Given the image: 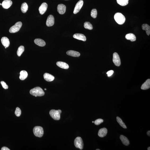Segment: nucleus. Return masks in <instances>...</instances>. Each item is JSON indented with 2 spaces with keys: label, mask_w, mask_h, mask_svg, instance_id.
Masks as SVG:
<instances>
[{
  "label": "nucleus",
  "mask_w": 150,
  "mask_h": 150,
  "mask_svg": "<svg viewBox=\"0 0 150 150\" xmlns=\"http://www.w3.org/2000/svg\"><path fill=\"white\" fill-rule=\"evenodd\" d=\"M30 93L35 97L42 96L44 95V90L39 87H36L31 89L30 91Z\"/></svg>",
  "instance_id": "f257e3e1"
},
{
  "label": "nucleus",
  "mask_w": 150,
  "mask_h": 150,
  "mask_svg": "<svg viewBox=\"0 0 150 150\" xmlns=\"http://www.w3.org/2000/svg\"><path fill=\"white\" fill-rule=\"evenodd\" d=\"M115 20L119 25H122L125 21V18L123 14L120 13H116L114 15Z\"/></svg>",
  "instance_id": "f03ea898"
},
{
  "label": "nucleus",
  "mask_w": 150,
  "mask_h": 150,
  "mask_svg": "<svg viewBox=\"0 0 150 150\" xmlns=\"http://www.w3.org/2000/svg\"><path fill=\"white\" fill-rule=\"evenodd\" d=\"M62 112V111L60 110H52L49 111V114L51 117L54 120H58L60 119V114Z\"/></svg>",
  "instance_id": "7ed1b4c3"
},
{
  "label": "nucleus",
  "mask_w": 150,
  "mask_h": 150,
  "mask_svg": "<svg viewBox=\"0 0 150 150\" xmlns=\"http://www.w3.org/2000/svg\"><path fill=\"white\" fill-rule=\"evenodd\" d=\"M34 135L36 137H42L44 134V131L42 127L40 126L35 127L33 129Z\"/></svg>",
  "instance_id": "20e7f679"
},
{
  "label": "nucleus",
  "mask_w": 150,
  "mask_h": 150,
  "mask_svg": "<svg viewBox=\"0 0 150 150\" xmlns=\"http://www.w3.org/2000/svg\"><path fill=\"white\" fill-rule=\"evenodd\" d=\"M22 24L21 22H19L16 23L15 25L12 26L9 29V32L11 33H14L17 32L21 28Z\"/></svg>",
  "instance_id": "39448f33"
},
{
  "label": "nucleus",
  "mask_w": 150,
  "mask_h": 150,
  "mask_svg": "<svg viewBox=\"0 0 150 150\" xmlns=\"http://www.w3.org/2000/svg\"><path fill=\"white\" fill-rule=\"evenodd\" d=\"M74 145L76 148L82 150L83 148L84 144L82 138L79 137H76L75 140Z\"/></svg>",
  "instance_id": "423d86ee"
},
{
  "label": "nucleus",
  "mask_w": 150,
  "mask_h": 150,
  "mask_svg": "<svg viewBox=\"0 0 150 150\" xmlns=\"http://www.w3.org/2000/svg\"><path fill=\"white\" fill-rule=\"evenodd\" d=\"M113 62L116 66H119L121 64L120 59L119 56L117 53H114L113 55Z\"/></svg>",
  "instance_id": "0eeeda50"
},
{
  "label": "nucleus",
  "mask_w": 150,
  "mask_h": 150,
  "mask_svg": "<svg viewBox=\"0 0 150 150\" xmlns=\"http://www.w3.org/2000/svg\"><path fill=\"white\" fill-rule=\"evenodd\" d=\"M84 4V1L82 0H80L76 4L75 6L73 13L76 14L80 10Z\"/></svg>",
  "instance_id": "6e6552de"
},
{
  "label": "nucleus",
  "mask_w": 150,
  "mask_h": 150,
  "mask_svg": "<svg viewBox=\"0 0 150 150\" xmlns=\"http://www.w3.org/2000/svg\"><path fill=\"white\" fill-rule=\"evenodd\" d=\"M55 23V19L53 16L52 15H49L48 17L46 24L48 27L54 25Z\"/></svg>",
  "instance_id": "1a4fd4ad"
},
{
  "label": "nucleus",
  "mask_w": 150,
  "mask_h": 150,
  "mask_svg": "<svg viewBox=\"0 0 150 150\" xmlns=\"http://www.w3.org/2000/svg\"><path fill=\"white\" fill-rule=\"evenodd\" d=\"M66 7L65 5L60 4L58 5L57 7V11L61 15L64 14L66 12Z\"/></svg>",
  "instance_id": "9d476101"
},
{
  "label": "nucleus",
  "mask_w": 150,
  "mask_h": 150,
  "mask_svg": "<svg viewBox=\"0 0 150 150\" xmlns=\"http://www.w3.org/2000/svg\"><path fill=\"white\" fill-rule=\"evenodd\" d=\"M47 7L48 5L47 3H42L39 8V10L40 13L41 15L44 14L47 11Z\"/></svg>",
  "instance_id": "9b49d317"
},
{
  "label": "nucleus",
  "mask_w": 150,
  "mask_h": 150,
  "mask_svg": "<svg viewBox=\"0 0 150 150\" xmlns=\"http://www.w3.org/2000/svg\"><path fill=\"white\" fill-rule=\"evenodd\" d=\"M12 4V2L11 0H4L2 3V6L4 9H7L9 8Z\"/></svg>",
  "instance_id": "f8f14e48"
},
{
  "label": "nucleus",
  "mask_w": 150,
  "mask_h": 150,
  "mask_svg": "<svg viewBox=\"0 0 150 150\" xmlns=\"http://www.w3.org/2000/svg\"><path fill=\"white\" fill-rule=\"evenodd\" d=\"M44 79L48 82H52L55 79V77L47 73H44Z\"/></svg>",
  "instance_id": "ddd939ff"
},
{
  "label": "nucleus",
  "mask_w": 150,
  "mask_h": 150,
  "mask_svg": "<svg viewBox=\"0 0 150 150\" xmlns=\"http://www.w3.org/2000/svg\"><path fill=\"white\" fill-rule=\"evenodd\" d=\"M73 37L75 39L84 41H86L87 40L86 36L84 35L79 33L75 34L73 35Z\"/></svg>",
  "instance_id": "4468645a"
},
{
  "label": "nucleus",
  "mask_w": 150,
  "mask_h": 150,
  "mask_svg": "<svg viewBox=\"0 0 150 150\" xmlns=\"http://www.w3.org/2000/svg\"><path fill=\"white\" fill-rule=\"evenodd\" d=\"M1 42L3 46L7 48L9 47L10 44V42L9 40L6 37H4L2 38Z\"/></svg>",
  "instance_id": "2eb2a0df"
},
{
  "label": "nucleus",
  "mask_w": 150,
  "mask_h": 150,
  "mask_svg": "<svg viewBox=\"0 0 150 150\" xmlns=\"http://www.w3.org/2000/svg\"><path fill=\"white\" fill-rule=\"evenodd\" d=\"M57 66L60 68L65 69H67L69 68L68 65L64 62H58L56 63Z\"/></svg>",
  "instance_id": "dca6fc26"
},
{
  "label": "nucleus",
  "mask_w": 150,
  "mask_h": 150,
  "mask_svg": "<svg viewBox=\"0 0 150 150\" xmlns=\"http://www.w3.org/2000/svg\"><path fill=\"white\" fill-rule=\"evenodd\" d=\"M107 133V129L104 128L99 130L98 135V136L100 137H103L106 136Z\"/></svg>",
  "instance_id": "f3484780"
},
{
  "label": "nucleus",
  "mask_w": 150,
  "mask_h": 150,
  "mask_svg": "<svg viewBox=\"0 0 150 150\" xmlns=\"http://www.w3.org/2000/svg\"><path fill=\"white\" fill-rule=\"evenodd\" d=\"M35 44L40 47H44L46 45L45 41L40 39H36L34 41Z\"/></svg>",
  "instance_id": "a211bd4d"
},
{
  "label": "nucleus",
  "mask_w": 150,
  "mask_h": 150,
  "mask_svg": "<svg viewBox=\"0 0 150 150\" xmlns=\"http://www.w3.org/2000/svg\"><path fill=\"white\" fill-rule=\"evenodd\" d=\"M67 55L74 57H78L80 56V54L79 52L73 50H69L66 52Z\"/></svg>",
  "instance_id": "6ab92c4d"
},
{
  "label": "nucleus",
  "mask_w": 150,
  "mask_h": 150,
  "mask_svg": "<svg viewBox=\"0 0 150 150\" xmlns=\"http://www.w3.org/2000/svg\"><path fill=\"white\" fill-rule=\"evenodd\" d=\"M150 79H148L142 85L141 89L143 90H146L150 88Z\"/></svg>",
  "instance_id": "aec40b11"
},
{
  "label": "nucleus",
  "mask_w": 150,
  "mask_h": 150,
  "mask_svg": "<svg viewBox=\"0 0 150 150\" xmlns=\"http://www.w3.org/2000/svg\"><path fill=\"white\" fill-rule=\"evenodd\" d=\"M125 38L127 40H130L131 41H135L136 40V38L135 35L133 33H130L126 35Z\"/></svg>",
  "instance_id": "412c9836"
},
{
  "label": "nucleus",
  "mask_w": 150,
  "mask_h": 150,
  "mask_svg": "<svg viewBox=\"0 0 150 150\" xmlns=\"http://www.w3.org/2000/svg\"><path fill=\"white\" fill-rule=\"evenodd\" d=\"M120 139L122 143L126 146H128L130 144L129 140L128 139L123 135H121L120 137Z\"/></svg>",
  "instance_id": "4be33fe9"
},
{
  "label": "nucleus",
  "mask_w": 150,
  "mask_h": 150,
  "mask_svg": "<svg viewBox=\"0 0 150 150\" xmlns=\"http://www.w3.org/2000/svg\"><path fill=\"white\" fill-rule=\"evenodd\" d=\"M28 74L27 71H22L20 73V79L22 80H24L27 77Z\"/></svg>",
  "instance_id": "5701e85b"
},
{
  "label": "nucleus",
  "mask_w": 150,
  "mask_h": 150,
  "mask_svg": "<svg viewBox=\"0 0 150 150\" xmlns=\"http://www.w3.org/2000/svg\"><path fill=\"white\" fill-rule=\"evenodd\" d=\"M142 29L143 30H146V34L149 36L150 34V27L147 24H143L142 26Z\"/></svg>",
  "instance_id": "b1692460"
},
{
  "label": "nucleus",
  "mask_w": 150,
  "mask_h": 150,
  "mask_svg": "<svg viewBox=\"0 0 150 150\" xmlns=\"http://www.w3.org/2000/svg\"><path fill=\"white\" fill-rule=\"evenodd\" d=\"M28 9V6L26 3H24L22 4L21 7V10L22 13H25L26 12Z\"/></svg>",
  "instance_id": "393cba45"
},
{
  "label": "nucleus",
  "mask_w": 150,
  "mask_h": 150,
  "mask_svg": "<svg viewBox=\"0 0 150 150\" xmlns=\"http://www.w3.org/2000/svg\"><path fill=\"white\" fill-rule=\"evenodd\" d=\"M116 120H117V122L119 123V125H120L121 127H122L123 128L125 129L127 128L126 126L125 125L124 123L123 122L122 119H121L120 118L117 116V117H116Z\"/></svg>",
  "instance_id": "a878e982"
},
{
  "label": "nucleus",
  "mask_w": 150,
  "mask_h": 150,
  "mask_svg": "<svg viewBox=\"0 0 150 150\" xmlns=\"http://www.w3.org/2000/svg\"><path fill=\"white\" fill-rule=\"evenodd\" d=\"M116 0L118 4L123 6L127 5L128 3L129 0Z\"/></svg>",
  "instance_id": "bb28decb"
},
{
  "label": "nucleus",
  "mask_w": 150,
  "mask_h": 150,
  "mask_svg": "<svg viewBox=\"0 0 150 150\" xmlns=\"http://www.w3.org/2000/svg\"><path fill=\"white\" fill-rule=\"evenodd\" d=\"M25 50L24 47L23 46H21L18 48L17 52L18 56L20 57L23 53Z\"/></svg>",
  "instance_id": "cd10ccee"
},
{
  "label": "nucleus",
  "mask_w": 150,
  "mask_h": 150,
  "mask_svg": "<svg viewBox=\"0 0 150 150\" xmlns=\"http://www.w3.org/2000/svg\"><path fill=\"white\" fill-rule=\"evenodd\" d=\"M84 27L86 29L89 30H92L93 29L92 25L88 22H86L84 23Z\"/></svg>",
  "instance_id": "c85d7f7f"
},
{
  "label": "nucleus",
  "mask_w": 150,
  "mask_h": 150,
  "mask_svg": "<svg viewBox=\"0 0 150 150\" xmlns=\"http://www.w3.org/2000/svg\"><path fill=\"white\" fill-rule=\"evenodd\" d=\"M97 15V11L96 9H92L91 12V15L94 18H96Z\"/></svg>",
  "instance_id": "c756f323"
},
{
  "label": "nucleus",
  "mask_w": 150,
  "mask_h": 150,
  "mask_svg": "<svg viewBox=\"0 0 150 150\" xmlns=\"http://www.w3.org/2000/svg\"><path fill=\"white\" fill-rule=\"evenodd\" d=\"M21 111L20 108L18 107H17L15 112V114L18 117L20 116L21 114Z\"/></svg>",
  "instance_id": "7c9ffc66"
},
{
  "label": "nucleus",
  "mask_w": 150,
  "mask_h": 150,
  "mask_svg": "<svg viewBox=\"0 0 150 150\" xmlns=\"http://www.w3.org/2000/svg\"><path fill=\"white\" fill-rule=\"evenodd\" d=\"M103 122V120L101 119H96L94 123L96 125H99L100 124L102 123Z\"/></svg>",
  "instance_id": "2f4dec72"
},
{
  "label": "nucleus",
  "mask_w": 150,
  "mask_h": 150,
  "mask_svg": "<svg viewBox=\"0 0 150 150\" xmlns=\"http://www.w3.org/2000/svg\"><path fill=\"white\" fill-rule=\"evenodd\" d=\"M1 84L2 85L3 87L5 89H7L8 88V86L4 81H1Z\"/></svg>",
  "instance_id": "473e14b6"
},
{
  "label": "nucleus",
  "mask_w": 150,
  "mask_h": 150,
  "mask_svg": "<svg viewBox=\"0 0 150 150\" xmlns=\"http://www.w3.org/2000/svg\"><path fill=\"white\" fill-rule=\"evenodd\" d=\"M114 71L111 70V71H110L107 72L106 73V74H107L108 76L109 77V76H111L114 73Z\"/></svg>",
  "instance_id": "72a5a7b5"
},
{
  "label": "nucleus",
  "mask_w": 150,
  "mask_h": 150,
  "mask_svg": "<svg viewBox=\"0 0 150 150\" xmlns=\"http://www.w3.org/2000/svg\"><path fill=\"white\" fill-rule=\"evenodd\" d=\"M1 150H10V149L6 147H3L1 148Z\"/></svg>",
  "instance_id": "f704fd0d"
},
{
  "label": "nucleus",
  "mask_w": 150,
  "mask_h": 150,
  "mask_svg": "<svg viewBox=\"0 0 150 150\" xmlns=\"http://www.w3.org/2000/svg\"><path fill=\"white\" fill-rule=\"evenodd\" d=\"M147 134L148 136L150 137V131H148L147 132Z\"/></svg>",
  "instance_id": "c9c22d12"
},
{
  "label": "nucleus",
  "mask_w": 150,
  "mask_h": 150,
  "mask_svg": "<svg viewBox=\"0 0 150 150\" xmlns=\"http://www.w3.org/2000/svg\"><path fill=\"white\" fill-rule=\"evenodd\" d=\"M148 150H150V147H148Z\"/></svg>",
  "instance_id": "e433bc0d"
},
{
  "label": "nucleus",
  "mask_w": 150,
  "mask_h": 150,
  "mask_svg": "<svg viewBox=\"0 0 150 150\" xmlns=\"http://www.w3.org/2000/svg\"><path fill=\"white\" fill-rule=\"evenodd\" d=\"M44 90H47V89L45 88L44 89Z\"/></svg>",
  "instance_id": "4c0bfd02"
},
{
  "label": "nucleus",
  "mask_w": 150,
  "mask_h": 150,
  "mask_svg": "<svg viewBox=\"0 0 150 150\" xmlns=\"http://www.w3.org/2000/svg\"><path fill=\"white\" fill-rule=\"evenodd\" d=\"M96 150H100V149H97Z\"/></svg>",
  "instance_id": "58836bf2"
},
{
  "label": "nucleus",
  "mask_w": 150,
  "mask_h": 150,
  "mask_svg": "<svg viewBox=\"0 0 150 150\" xmlns=\"http://www.w3.org/2000/svg\"><path fill=\"white\" fill-rule=\"evenodd\" d=\"M0 5H2V4H0Z\"/></svg>",
  "instance_id": "ea45409f"
},
{
  "label": "nucleus",
  "mask_w": 150,
  "mask_h": 150,
  "mask_svg": "<svg viewBox=\"0 0 150 150\" xmlns=\"http://www.w3.org/2000/svg\"><path fill=\"white\" fill-rule=\"evenodd\" d=\"M92 122L93 123H94V122H93V121H92Z\"/></svg>",
  "instance_id": "a19ab883"
},
{
  "label": "nucleus",
  "mask_w": 150,
  "mask_h": 150,
  "mask_svg": "<svg viewBox=\"0 0 150 150\" xmlns=\"http://www.w3.org/2000/svg\"></svg>",
  "instance_id": "79ce46f5"
}]
</instances>
